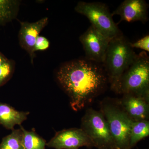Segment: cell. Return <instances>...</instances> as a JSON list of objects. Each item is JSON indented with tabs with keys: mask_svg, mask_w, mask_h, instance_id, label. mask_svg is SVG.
Returning <instances> with one entry per match:
<instances>
[{
	"mask_svg": "<svg viewBox=\"0 0 149 149\" xmlns=\"http://www.w3.org/2000/svg\"><path fill=\"white\" fill-rule=\"evenodd\" d=\"M149 135V122L148 120L133 121L130 130V149Z\"/></svg>",
	"mask_w": 149,
	"mask_h": 149,
	"instance_id": "cell-14",
	"label": "cell"
},
{
	"mask_svg": "<svg viewBox=\"0 0 149 149\" xmlns=\"http://www.w3.org/2000/svg\"><path fill=\"white\" fill-rule=\"evenodd\" d=\"M74 10L77 13L86 16L91 25L110 40L122 34L105 4L80 1L77 3Z\"/></svg>",
	"mask_w": 149,
	"mask_h": 149,
	"instance_id": "cell-4",
	"label": "cell"
},
{
	"mask_svg": "<svg viewBox=\"0 0 149 149\" xmlns=\"http://www.w3.org/2000/svg\"><path fill=\"white\" fill-rule=\"evenodd\" d=\"M102 111L108 124L116 149H130V130L133 120L123 110L112 104H104Z\"/></svg>",
	"mask_w": 149,
	"mask_h": 149,
	"instance_id": "cell-6",
	"label": "cell"
},
{
	"mask_svg": "<svg viewBox=\"0 0 149 149\" xmlns=\"http://www.w3.org/2000/svg\"><path fill=\"white\" fill-rule=\"evenodd\" d=\"M81 129L98 149H116L109 126L102 113L88 109L82 118Z\"/></svg>",
	"mask_w": 149,
	"mask_h": 149,
	"instance_id": "cell-5",
	"label": "cell"
},
{
	"mask_svg": "<svg viewBox=\"0 0 149 149\" xmlns=\"http://www.w3.org/2000/svg\"><path fill=\"white\" fill-rule=\"evenodd\" d=\"M113 91L123 94H134L149 99V58L142 52L122 74Z\"/></svg>",
	"mask_w": 149,
	"mask_h": 149,
	"instance_id": "cell-3",
	"label": "cell"
},
{
	"mask_svg": "<svg viewBox=\"0 0 149 149\" xmlns=\"http://www.w3.org/2000/svg\"><path fill=\"white\" fill-rule=\"evenodd\" d=\"M48 22L47 17L31 23L20 22V28L18 34L19 44L29 54L32 64L35 57V46L36 40L41 31L47 25Z\"/></svg>",
	"mask_w": 149,
	"mask_h": 149,
	"instance_id": "cell-9",
	"label": "cell"
},
{
	"mask_svg": "<svg viewBox=\"0 0 149 149\" xmlns=\"http://www.w3.org/2000/svg\"><path fill=\"white\" fill-rule=\"evenodd\" d=\"M22 131V144L24 149H45L46 141L34 131H27L20 126Z\"/></svg>",
	"mask_w": 149,
	"mask_h": 149,
	"instance_id": "cell-15",
	"label": "cell"
},
{
	"mask_svg": "<svg viewBox=\"0 0 149 149\" xmlns=\"http://www.w3.org/2000/svg\"><path fill=\"white\" fill-rule=\"evenodd\" d=\"M56 78L75 111L91 103L104 88L108 80L102 65L86 59L62 65L57 72Z\"/></svg>",
	"mask_w": 149,
	"mask_h": 149,
	"instance_id": "cell-1",
	"label": "cell"
},
{
	"mask_svg": "<svg viewBox=\"0 0 149 149\" xmlns=\"http://www.w3.org/2000/svg\"><path fill=\"white\" fill-rule=\"evenodd\" d=\"M0 149H24L21 128L13 129L10 134L3 138Z\"/></svg>",
	"mask_w": 149,
	"mask_h": 149,
	"instance_id": "cell-16",
	"label": "cell"
},
{
	"mask_svg": "<svg viewBox=\"0 0 149 149\" xmlns=\"http://www.w3.org/2000/svg\"><path fill=\"white\" fill-rule=\"evenodd\" d=\"M49 42L48 39L43 36H39L37 37L35 44V52L45 50L49 48Z\"/></svg>",
	"mask_w": 149,
	"mask_h": 149,
	"instance_id": "cell-19",
	"label": "cell"
},
{
	"mask_svg": "<svg viewBox=\"0 0 149 149\" xmlns=\"http://www.w3.org/2000/svg\"><path fill=\"white\" fill-rule=\"evenodd\" d=\"M83 46L86 59L99 63H102L111 40L104 36L91 25L79 37Z\"/></svg>",
	"mask_w": 149,
	"mask_h": 149,
	"instance_id": "cell-7",
	"label": "cell"
},
{
	"mask_svg": "<svg viewBox=\"0 0 149 149\" xmlns=\"http://www.w3.org/2000/svg\"><path fill=\"white\" fill-rule=\"evenodd\" d=\"M137 54L128 41L121 34L110 41L102 65L113 90L122 74Z\"/></svg>",
	"mask_w": 149,
	"mask_h": 149,
	"instance_id": "cell-2",
	"label": "cell"
},
{
	"mask_svg": "<svg viewBox=\"0 0 149 149\" xmlns=\"http://www.w3.org/2000/svg\"><path fill=\"white\" fill-rule=\"evenodd\" d=\"M20 2L16 0H0V24H5L16 18Z\"/></svg>",
	"mask_w": 149,
	"mask_h": 149,
	"instance_id": "cell-13",
	"label": "cell"
},
{
	"mask_svg": "<svg viewBox=\"0 0 149 149\" xmlns=\"http://www.w3.org/2000/svg\"><path fill=\"white\" fill-rule=\"evenodd\" d=\"M28 112L19 111L7 104L0 102V123L8 129L13 130L27 119Z\"/></svg>",
	"mask_w": 149,
	"mask_h": 149,
	"instance_id": "cell-12",
	"label": "cell"
},
{
	"mask_svg": "<svg viewBox=\"0 0 149 149\" xmlns=\"http://www.w3.org/2000/svg\"><path fill=\"white\" fill-rule=\"evenodd\" d=\"M46 145L55 149H79L82 147H93L85 132L81 128H77L57 132Z\"/></svg>",
	"mask_w": 149,
	"mask_h": 149,
	"instance_id": "cell-8",
	"label": "cell"
},
{
	"mask_svg": "<svg viewBox=\"0 0 149 149\" xmlns=\"http://www.w3.org/2000/svg\"><path fill=\"white\" fill-rule=\"evenodd\" d=\"M8 60L3 55L0 53V67Z\"/></svg>",
	"mask_w": 149,
	"mask_h": 149,
	"instance_id": "cell-20",
	"label": "cell"
},
{
	"mask_svg": "<svg viewBox=\"0 0 149 149\" xmlns=\"http://www.w3.org/2000/svg\"><path fill=\"white\" fill-rule=\"evenodd\" d=\"M149 35H147L135 42H130V45L133 48L141 49L145 51L149 52Z\"/></svg>",
	"mask_w": 149,
	"mask_h": 149,
	"instance_id": "cell-18",
	"label": "cell"
},
{
	"mask_svg": "<svg viewBox=\"0 0 149 149\" xmlns=\"http://www.w3.org/2000/svg\"><path fill=\"white\" fill-rule=\"evenodd\" d=\"M14 69L13 62L8 61L0 67V87L5 84L11 77Z\"/></svg>",
	"mask_w": 149,
	"mask_h": 149,
	"instance_id": "cell-17",
	"label": "cell"
},
{
	"mask_svg": "<svg viewBox=\"0 0 149 149\" xmlns=\"http://www.w3.org/2000/svg\"><path fill=\"white\" fill-rule=\"evenodd\" d=\"M120 104L127 115L133 121L148 120L149 99L134 94H123Z\"/></svg>",
	"mask_w": 149,
	"mask_h": 149,
	"instance_id": "cell-11",
	"label": "cell"
},
{
	"mask_svg": "<svg viewBox=\"0 0 149 149\" xmlns=\"http://www.w3.org/2000/svg\"><path fill=\"white\" fill-rule=\"evenodd\" d=\"M112 16L118 15L121 22H128L141 21L145 23L148 21V5L145 0H125L111 13Z\"/></svg>",
	"mask_w": 149,
	"mask_h": 149,
	"instance_id": "cell-10",
	"label": "cell"
}]
</instances>
